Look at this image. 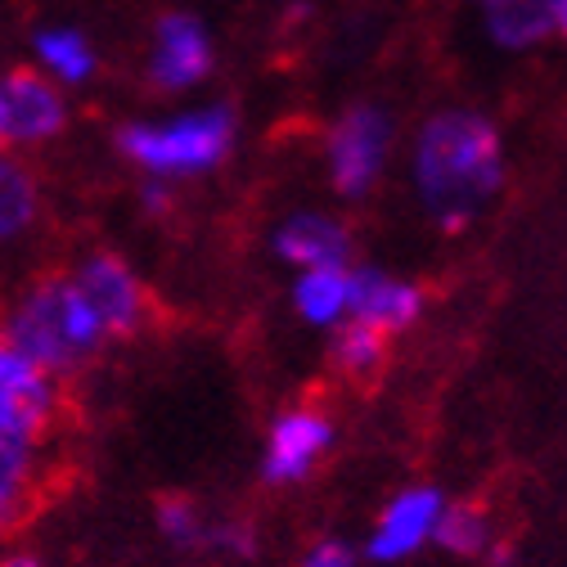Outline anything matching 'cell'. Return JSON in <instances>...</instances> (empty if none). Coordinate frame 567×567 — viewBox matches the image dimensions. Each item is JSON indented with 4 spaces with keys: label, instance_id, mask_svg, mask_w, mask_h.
<instances>
[{
    "label": "cell",
    "instance_id": "25",
    "mask_svg": "<svg viewBox=\"0 0 567 567\" xmlns=\"http://www.w3.org/2000/svg\"><path fill=\"white\" fill-rule=\"evenodd\" d=\"M554 28H563L567 37V0H554Z\"/></svg>",
    "mask_w": 567,
    "mask_h": 567
},
{
    "label": "cell",
    "instance_id": "1",
    "mask_svg": "<svg viewBox=\"0 0 567 567\" xmlns=\"http://www.w3.org/2000/svg\"><path fill=\"white\" fill-rule=\"evenodd\" d=\"M505 145L495 122L451 109L423 122L414 140V189L442 230H464L501 194Z\"/></svg>",
    "mask_w": 567,
    "mask_h": 567
},
{
    "label": "cell",
    "instance_id": "14",
    "mask_svg": "<svg viewBox=\"0 0 567 567\" xmlns=\"http://www.w3.org/2000/svg\"><path fill=\"white\" fill-rule=\"evenodd\" d=\"M32 68L45 82H54L59 91H78L100 73V54L82 28L50 23L32 37Z\"/></svg>",
    "mask_w": 567,
    "mask_h": 567
},
{
    "label": "cell",
    "instance_id": "8",
    "mask_svg": "<svg viewBox=\"0 0 567 567\" xmlns=\"http://www.w3.org/2000/svg\"><path fill=\"white\" fill-rule=\"evenodd\" d=\"M333 446V419L316 405H298L275 414L270 433H266V451H261V477L270 486H298L316 473V464L329 455Z\"/></svg>",
    "mask_w": 567,
    "mask_h": 567
},
{
    "label": "cell",
    "instance_id": "7",
    "mask_svg": "<svg viewBox=\"0 0 567 567\" xmlns=\"http://www.w3.org/2000/svg\"><path fill=\"white\" fill-rule=\"evenodd\" d=\"M212 32L198 14L189 10H172L154 23V45H150V82L163 95H185L194 86L207 82L212 73Z\"/></svg>",
    "mask_w": 567,
    "mask_h": 567
},
{
    "label": "cell",
    "instance_id": "19",
    "mask_svg": "<svg viewBox=\"0 0 567 567\" xmlns=\"http://www.w3.org/2000/svg\"><path fill=\"white\" fill-rule=\"evenodd\" d=\"M329 357H333L338 374H347V379H370V374L383 365V357H388V333H379V329H370V324H361V320H342V324L333 329Z\"/></svg>",
    "mask_w": 567,
    "mask_h": 567
},
{
    "label": "cell",
    "instance_id": "15",
    "mask_svg": "<svg viewBox=\"0 0 567 567\" xmlns=\"http://www.w3.org/2000/svg\"><path fill=\"white\" fill-rule=\"evenodd\" d=\"M41 217V181L23 154H0V248L19 244Z\"/></svg>",
    "mask_w": 567,
    "mask_h": 567
},
{
    "label": "cell",
    "instance_id": "11",
    "mask_svg": "<svg viewBox=\"0 0 567 567\" xmlns=\"http://www.w3.org/2000/svg\"><path fill=\"white\" fill-rule=\"evenodd\" d=\"M423 316V289L396 279L379 266H351V302L347 320H361L379 333H401Z\"/></svg>",
    "mask_w": 567,
    "mask_h": 567
},
{
    "label": "cell",
    "instance_id": "20",
    "mask_svg": "<svg viewBox=\"0 0 567 567\" xmlns=\"http://www.w3.org/2000/svg\"><path fill=\"white\" fill-rule=\"evenodd\" d=\"M154 523L172 549H203V540H207V518L194 501H185V495H163Z\"/></svg>",
    "mask_w": 567,
    "mask_h": 567
},
{
    "label": "cell",
    "instance_id": "24",
    "mask_svg": "<svg viewBox=\"0 0 567 567\" xmlns=\"http://www.w3.org/2000/svg\"><path fill=\"white\" fill-rule=\"evenodd\" d=\"M0 567H45V563L32 549H6V554H0Z\"/></svg>",
    "mask_w": 567,
    "mask_h": 567
},
{
    "label": "cell",
    "instance_id": "18",
    "mask_svg": "<svg viewBox=\"0 0 567 567\" xmlns=\"http://www.w3.org/2000/svg\"><path fill=\"white\" fill-rule=\"evenodd\" d=\"M433 545L460 558H477L495 545V527L486 518L482 505H442L437 527H433Z\"/></svg>",
    "mask_w": 567,
    "mask_h": 567
},
{
    "label": "cell",
    "instance_id": "10",
    "mask_svg": "<svg viewBox=\"0 0 567 567\" xmlns=\"http://www.w3.org/2000/svg\"><path fill=\"white\" fill-rule=\"evenodd\" d=\"M446 505V495L437 486H405L396 491L388 509L379 514L370 540H365V554L374 563H405L414 558L423 545H433V527H437V514Z\"/></svg>",
    "mask_w": 567,
    "mask_h": 567
},
{
    "label": "cell",
    "instance_id": "12",
    "mask_svg": "<svg viewBox=\"0 0 567 567\" xmlns=\"http://www.w3.org/2000/svg\"><path fill=\"white\" fill-rule=\"evenodd\" d=\"M279 261L293 270H316V266H351V235L329 212H293L284 217L270 235Z\"/></svg>",
    "mask_w": 567,
    "mask_h": 567
},
{
    "label": "cell",
    "instance_id": "4",
    "mask_svg": "<svg viewBox=\"0 0 567 567\" xmlns=\"http://www.w3.org/2000/svg\"><path fill=\"white\" fill-rule=\"evenodd\" d=\"M68 91L45 82L37 68H6L0 73V154H28L68 131Z\"/></svg>",
    "mask_w": 567,
    "mask_h": 567
},
{
    "label": "cell",
    "instance_id": "3",
    "mask_svg": "<svg viewBox=\"0 0 567 567\" xmlns=\"http://www.w3.org/2000/svg\"><path fill=\"white\" fill-rule=\"evenodd\" d=\"M117 150L135 172L167 185L207 176L235 150V113L226 104H207L154 122H126L117 131Z\"/></svg>",
    "mask_w": 567,
    "mask_h": 567
},
{
    "label": "cell",
    "instance_id": "2",
    "mask_svg": "<svg viewBox=\"0 0 567 567\" xmlns=\"http://www.w3.org/2000/svg\"><path fill=\"white\" fill-rule=\"evenodd\" d=\"M0 338H10L19 351H28L59 383L86 370L109 342L100 316L86 307V298L78 293V284L68 275H45V279L28 284L6 307Z\"/></svg>",
    "mask_w": 567,
    "mask_h": 567
},
{
    "label": "cell",
    "instance_id": "5",
    "mask_svg": "<svg viewBox=\"0 0 567 567\" xmlns=\"http://www.w3.org/2000/svg\"><path fill=\"white\" fill-rule=\"evenodd\" d=\"M392 150V117L374 104H361L333 122L329 131V176L342 198H365Z\"/></svg>",
    "mask_w": 567,
    "mask_h": 567
},
{
    "label": "cell",
    "instance_id": "21",
    "mask_svg": "<svg viewBox=\"0 0 567 567\" xmlns=\"http://www.w3.org/2000/svg\"><path fill=\"white\" fill-rule=\"evenodd\" d=\"M203 549L212 554H226V558H257V532L239 518H221V523H207V540Z\"/></svg>",
    "mask_w": 567,
    "mask_h": 567
},
{
    "label": "cell",
    "instance_id": "16",
    "mask_svg": "<svg viewBox=\"0 0 567 567\" xmlns=\"http://www.w3.org/2000/svg\"><path fill=\"white\" fill-rule=\"evenodd\" d=\"M351 302V266H316L298 270L293 279V307L316 329H338Z\"/></svg>",
    "mask_w": 567,
    "mask_h": 567
},
{
    "label": "cell",
    "instance_id": "9",
    "mask_svg": "<svg viewBox=\"0 0 567 567\" xmlns=\"http://www.w3.org/2000/svg\"><path fill=\"white\" fill-rule=\"evenodd\" d=\"M45 437L50 429L41 423L0 410V536L14 532L37 501L45 473Z\"/></svg>",
    "mask_w": 567,
    "mask_h": 567
},
{
    "label": "cell",
    "instance_id": "13",
    "mask_svg": "<svg viewBox=\"0 0 567 567\" xmlns=\"http://www.w3.org/2000/svg\"><path fill=\"white\" fill-rule=\"evenodd\" d=\"M59 405H63V383L45 374L10 338H0V410L50 429L59 419Z\"/></svg>",
    "mask_w": 567,
    "mask_h": 567
},
{
    "label": "cell",
    "instance_id": "23",
    "mask_svg": "<svg viewBox=\"0 0 567 567\" xmlns=\"http://www.w3.org/2000/svg\"><path fill=\"white\" fill-rule=\"evenodd\" d=\"M140 203H145L150 217H167V212L176 207V194H172V185H167V181L145 176V185H140Z\"/></svg>",
    "mask_w": 567,
    "mask_h": 567
},
{
    "label": "cell",
    "instance_id": "6",
    "mask_svg": "<svg viewBox=\"0 0 567 567\" xmlns=\"http://www.w3.org/2000/svg\"><path fill=\"white\" fill-rule=\"evenodd\" d=\"M68 279L78 284V293L100 316L109 338H131V333L145 329L150 289H145V279L135 275V266H126L117 252H86L73 270H68Z\"/></svg>",
    "mask_w": 567,
    "mask_h": 567
},
{
    "label": "cell",
    "instance_id": "17",
    "mask_svg": "<svg viewBox=\"0 0 567 567\" xmlns=\"http://www.w3.org/2000/svg\"><path fill=\"white\" fill-rule=\"evenodd\" d=\"M482 10L491 37L509 50H527L554 28V0H482Z\"/></svg>",
    "mask_w": 567,
    "mask_h": 567
},
{
    "label": "cell",
    "instance_id": "22",
    "mask_svg": "<svg viewBox=\"0 0 567 567\" xmlns=\"http://www.w3.org/2000/svg\"><path fill=\"white\" fill-rule=\"evenodd\" d=\"M298 567H357V549H351L347 540H316L307 554H302V563Z\"/></svg>",
    "mask_w": 567,
    "mask_h": 567
}]
</instances>
